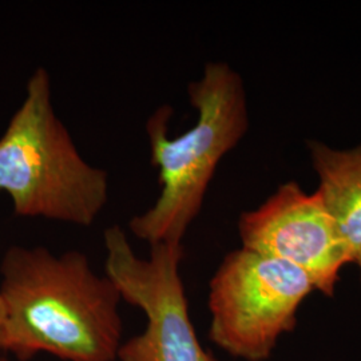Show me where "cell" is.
<instances>
[{
  "instance_id": "6da1fadb",
  "label": "cell",
  "mask_w": 361,
  "mask_h": 361,
  "mask_svg": "<svg viewBox=\"0 0 361 361\" xmlns=\"http://www.w3.org/2000/svg\"><path fill=\"white\" fill-rule=\"evenodd\" d=\"M3 348L20 361L50 353L65 361H116L121 296L85 253L55 256L43 246H11L0 264Z\"/></svg>"
},
{
  "instance_id": "9c48e42d",
  "label": "cell",
  "mask_w": 361,
  "mask_h": 361,
  "mask_svg": "<svg viewBox=\"0 0 361 361\" xmlns=\"http://www.w3.org/2000/svg\"><path fill=\"white\" fill-rule=\"evenodd\" d=\"M353 264H356L357 267H359V271H360V279H361V250L357 253V256L355 258V262Z\"/></svg>"
},
{
  "instance_id": "277c9868",
  "label": "cell",
  "mask_w": 361,
  "mask_h": 361,
  "mask_svg": "<svg viewBox=\"0 0 361 361\" xmlns=\"http://www.w3.org/2000/svg\"><path fill=\"white\" fill-rule=\"evenodd\" d=\"M314 290L295 265L240 247L228 253L209 284L210 340L235 359L267 361L292 332Z\"/></svg>"
},
{
  "instance_id": "ba28073f",
  "label": "cell",
  "mask_w": 361,
  "mask_h": 361,
  "mask_svg": "<svg viewBox=\"0 0 361 361\" xmlns=\"http://www.w3.org/2000/svg\"><path fill=\"white\" fill-rule=\"evenodd\" d=\"M3 326H4V307L0 300V350L3 348Z\"/></svg>"
},
{
  "instance_id": "8992f818",
  "label": "cell",
  "mask_w": 361,
  "mask_h": 361,
  "mask_svg": "<svg viewBox=\"0 0 361 361\" xmlns=\"http://www.w3.org/2000/svg\"><path fill=\"white\" fill-rule=\"evenodd\" d=\"M243 246L279 258L305 271L314 290L335 295L340 271L352 264L335 219L317 192L305 193L296 182L281 185L261 207L238 219Z\"/></svg>"
},
{
  "instance_id": "3957f363",
  "label": "cell",
  "mask_w": 361,
  "mask_h": 361,
  "mask_svg": "<svg viewBox=\"0 0 361 361\" xmlns=\"http://www.w3.org/2000/svg\"><path fill=\"white\" fill-rule=\"evenodd\" d=\"M0 193L19 217L91 226L109 201V174L90 165L52 104L51 78L38 67L0 137Z\"/></svg>"
},
{
  "instance_id": "7a4b0ae2",
  "label": "cell",
  "mask_w": 361,
  "mask_h": 361,
  "mask_svg": "<svg viewBox=\"0 0 361 361\" xmlns=\"http://www.w3.org/2000/svg\"><path fill=\"white\" fill-rule=\"evenodd\" d=\"M188 95L198 116L192 129L169 137V104L158 107L145 125L161 193L153 207L130 219L129 228L150 246L182 244L221 159L249 128L244 80L228 63H207L202 77L189 83Z\"/></svg>"
},
{
  "instance_id": "52a82bcc",
  "label": "cell",
  "mask_w": 361,
  "mask_h": 361,
  "mask_svg": "<svg viewBox=\"0 0 361 361\" xmlns=\"http://www.w3.org/2000/svg\"><path fill=\"white\" fill-rule=\"evenodd\" d=\"M310 152L319 176L316 192L335 219L353 264L361 250V145L336 150L310 142Z\"/></svg>"
},
{
  "instance_id": "5b68a950",
  "label": "cell",
  "mask_w": 361,
  "mask_h": 361,
  "mask_svg": "<svg viewBox=\"0 0 361 361\" xmlns=\"http://www.w3.org/2000/svg\"><path fill=\"white\" fill-rule=\"evenodd\" d=\"M104 241L106 276L147 320L141 335L122 343L116 361H217L198 341L190 320L180 273L182 244H155L143 259L119 225L104 231Z\"/></svg>"
},
{
  "instance_id": "30bf717a",
  "label": "cell",
  "mask_w": 361,
  "mask_h": 361,
  "mask_svg": "<svg viewBox=\"0 0 361 361\" xmlns=\"http://www.w3.org/2000/svg\"><path fill=\"white\" fill-rule=\"evenodd\" d=\"M0 361H8V360H6V359H0Z\"/></svg>"
}]
</instances>
